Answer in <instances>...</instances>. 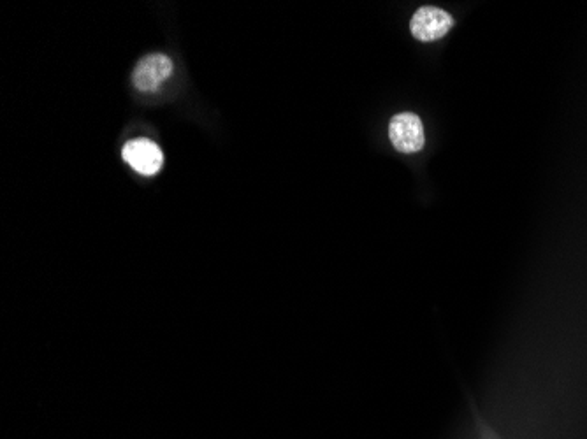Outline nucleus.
<instances>
[{
    "instance_id": "obj_1",
    "label": "nucleus",
    "mask_w": 587,
    "mask_h": 439,
    "mask_svg": "<svg viewBox=\"0 0 587 439\" xmlns=\"http://www.w3.org/2000/svg\"><path fill=\"white\" fill-rule=\"evenodd\" d=\"M389 137L392 146L401 153L421 152L422 146L426 143L421 118L414 113L394 116L389 125Z\"/></svg>"
},
{
    "instance_id": "obj_2",
    "label": "nucleus",
    "mask_w": 587,
    "mask_h": 439,
    "mask_svg": "<svg viewBox=\"0 0 587 439\" xmlns=\"http://www.w3.org/2000/svg\"><path fill=\"white\" fill-rule=\"evenodd\" d=\"M173 62L162 53H152L141 58L132 72V83L141 92H153L171 76Z\"/></svg>"
},
{
    "instance_id": "obj_3",
    "label": "nucleus",
    "mask_w": 587,
    "mask_h": 439,
    "mask_svg": "<svg viewBox=\"0 0 587 439\" xmlns=\"http://www.w3.org/2000/svg\"><path fill=\"white\" fill-rule=\"evenodd\" d=\"M452 25H454V20L447 11L426 6L415 13L412 22H410V30H412L415 39L429 43V41H436V39L445 36L452 29Z\"/></svg>"
},
{
    "instance_id": "obj_4",
    "label": "nucleus",
    "mask_w": 587,
    "mask_h": 439,
    "mask_svg": "<svg viewBox=\"0 0 587 439\" xmlns=\"http://www.w3.org/2000/svg\"><path fill=\"white\" fill-rule=\"evenodd\" d=\"M124 160L129 166L138 171L139 174L152 176L160 171L164 164V155L160 152L159 146L152 143L150 139H134L125 144Z\"/></svg>"
}]
</instances>
